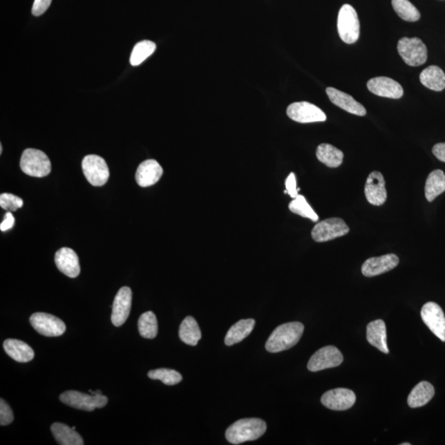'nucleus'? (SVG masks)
<instances>
[{
	"label": "nucleus",
	"mask_w": 445,
	"mask_h": 445,
	"mask_svg": "<svg viewBox=\"0 0 445 445\" xmlns=\"http://www.w3.org/2000/svg\"><path fill=\"white\" fill-rule=\"evenodd\" d=\"M132 303V291L131 288L122 287L119 290L114 299L111 323L115 327H121L130 315Z\"/></svg>",
	"instance_id": "4468645a"
},
{
	"label": "nucleus",
	"mask_w": 445,
	"mask_h": 445,
	"mask_svg": "<svg viewBox=\"0 0 445 445\" xmlns=\"http://www.w3.org/2000/svg\"><path fill=\"white\" fill-rule=\"evenodd\" d=\"M365 195L368 202L376 207H380L385 203L388 193L382 173L374 171L369 175L366 182Z\"/></svg>",
	"instance_id": "2eb2a0df"
},
{
	"label": "nucleus",
	"mask_w": 445,
	"mask_h": 445,
	"mask_svg": "<svg viewBox=\"0 0 445 445\" xmlns=\"http://www.w3.org/2000/svg\"><path fill=\"white\" fill-rule=\"evenodd\" d=\"M290 211L298 216L307 218L314 222L319 221V216L307 203L305 196L299 195L289 205Z\"/></svg>",
	"instance_id": "473e14b6"
},
{
	"label": "nucleus",
	"mask_w": 445,
	"mask_h": 445,
	"mask_svg": "<svg viewBox=\"0 0 445 445\" xmlns=\"http://www.w3.org/2000/svg\"><path fill=\"white\" fill-rule=\"evenodd\" d=\"M399 264V258L395 254H386L375 256L366 261L361 267L363 276L374 277L392 271Z\"/></svg>",
	"instance_id": "dca6fc26"
},
{
	"label": "nucleus",
	"mask_w": 445,
	"mask_h": 445,
	"mask_svg": "<svg viewBox=\"0 0 445 445\" xmlns=\"http://www.w3.org/2000/svg\"><path fill=\"white\" fill-rule=\"evenodd\" d=\"M420 80L424 86L433 91L440 92L445 88V74L438 66H431L425 68L422 72Z\"/></svg>",
	"instance_id": "a878e982"
},
{
	"label": "nucleus",
	"mask_w": 445,
	"mask_h": 445,
	"mask_svg": "<svg viewBox=\"0 0 445 445\" xmlns=\"http://www.w3.org/2000/svg\"><path fill=\"white\" fill-rule=\"evenodd\" d=\"M30 323L38 333L45 337H59L66 330V324L61 319L46 312L32 314L30 316Z\"/></svg>",
	"instance_id": "1a4fd4ad"
},
{
	"label": "nucleus",
	"mask_w": 445,
	"mask_h": 445,
	"mask_svg": "<svg viewBox=\"0 0 445 445\" xmlns=\"http://www.w3.org/2000/svg\"><path fill=\"white\" fill-rule=\"evenodd\" d=\"M285 188L290 198H296L299 196V191L301 190L297 187L296 176L294 173H290L285 180Z\"/></svg>",
	"instance_id": "e433bc0d"
},
{
	"label": "nucleus",
	"mask_w": 445,
	"mask_h": 445,
	"mask_svg": "<svg viewBox=\"0 0 445 445\" xmlns=\"http://www.w3.org/2000/svg\"><path fill=\"white\" fill-rule=\"evenodd\" d=\"M350 228L341 218H330L318 223L312 230V238L316 243H324L345 236Z\"/></svg>",
	"instance_id": "0eeeda50"
},
{
	"label": "nucleus",
	"mask_w": 445,
	"mask_h": 445,
	"mask_svg": "<svg viewBox=\"0 0 445 445\" xmlns=\"http://www.w3.org/2000/svg\"><path fill=\"white\" fill-rule=\"evenodd\" d=\"M255 327V320L252 319H243L230 328L225 337V342L227 345L239 343L250 335Z\"/></svg>",
	"instance_id": "393cba45"
},
{
	"label": "nucleus",
	"mask_w": 445,
	"mask_h": 445,
	"mask_svg": "<svg viewBox=\"0 0 445 445\" xmlns=\"http://www.w3.org/2000/svg\"><path fill=\"white\" fill-rule=\"evenodd\" d=\"M55 263L59 272L70 278L79 275L80 265L78 255L68 247H62L55 256Z\"/></svg>",
	"instance_id": "aec40b11"
},
{
	"label": "nucleus",
	"mask_w": 445,
	"mask_h": 445,
	"mask_svg": "<svg viewBox=\"0 0 445 445\" xmlns=\"http://www.w3.org/2000/svg\"><path fill=\"white\" fill-rule=\"evenodd\" d=\"M20 167L30 177L44 178L51 172L49 158L44 152L36 149H27L21 157Z\"/></svg>",
	"instance_id": "7ed1b4c3"
},
{
	"label": "nucleus",
	"mask_w": 445,
	"mask_h": 445,
	"mask_svg": "<svg viewBox=\"0 0 445 445\" xmlns=\"http://www.w3.org/2000/svg\"><path fill=\"white\" fill-rule=\"evenodd\" d=\"M326 92L329 100L338 108L343 109L350 114L359 115V117H365L366 115L367 111L365 106L354 100L349 94L331 87L328 88Z\"/></svg>",
	"instance_id": "6ab92c4d"
},
{
	"label": "nucleus",
	"mask_w": 445,
	"mask_h": 445,
	"mask_svg": "<svg viewBox=\"0 0 445 445\" xmlns=\"http://www.w3.org/2000/svg\"><path fill=\"white\" fill-rule=\"evenodd\" d=\"M401 444V445H410V443H402V444Z\"/></svg>",
	"instance_id": "79ce46f5"
},
{
	"label": "nucleus",
	"mask_w": 445,
	"mask_h": 445,
	"mask_svg": "<svg viewBox=\"0 0 445 445\" xmlns=\"http://www.w3.org/2000/svg\"><path fill=\"white\" fill-rule=\"evenodd\" d=\"M435 395L433 385L422 381L415 387L408 396V402L410 408H418L425 406Z\"/></svg>",
	"instance_id": "5701e85b"
},
{
	"label": "nucleus",
	"mask_w": 445,
	"mask_h": 445,
	"mask_svg": "<svg viewBox=\"0 0 445 445\" xmlns=\"http://www.w3.org/2000/svg\"><path fill=\"white\" fill-rule=\"evenodd\" d=\"M337 30L340 38L346 44H353L359 37V21L356 10L350 4H344L338 14Z\"/></svg>",
	"instance_id": "20e7f679"
},
{
	"label": "nucleus",
	"mask_w": 445,
	"mask_h": 445,
	"mask_svg": "<svg viewBox=\"0 0 445 445\" xmlns=\"http://www.w3.org/2000/svg\"><path fill=\"white\" fill-rule=\"evenodd\" d=\"M445 191V174L442 170H434L426 179L425 187L426 198L432 202Z\"/></svg>",
	"instance_id": "c85d7f7f"
},
{
	"label": "nucleus",
	"mask_w": 445,
	"mask_h": 445,
	"mask_svg": "<svg viewBox=\"0 0 445 445\" xmlns=\"http://www.w3.org/2000/svg\"><path fill=\"white\" fill-rule=\"evenodd\" d=\"M55 440L61 445H84V439L73 428L55 422L50 427Z\"/></svg>",
	"instance_id": "b1692460"
},
{
	"label": "nucleus",
	"mask_w": 445,
	"mask_h": 445,
	"mask_svg": "<svg viewBox=\"0 0 445 445\" xmlns=\"http://www.w3.org/2000/svg\"><path fill=\"white\" fill-rule=\"evenodd\" d=\"M288 117L299 123L323 122L327 115L318 106L307 102H294L287 108Z\"/></svg>",
	"instance_id": "9b49d317"
},
{
	"label": "nucleus",
	"mask_w": 445,
	"mask_h": 445,
	"mask_svg": "<svg viewBox=\"0 0 445 445\" xmlns=\"http://www.w3.org/2000/svg\"><path fill=\"white\" fill-rule=\"evenodd\" d=\"M3 349L17 362L31 361L35 356L32 348L25 342L17 339H8L3 342Z\"/></svg>",
	"instance_id": "4be33fe9"
},
{
	"label": "nucleus",
	"mask_w": 445,
	"mask_h": 445,
	"mask_svg": "<svg viewBox=\"0 0 445 445\" xmlns=\"http://www.w3.org/2000/svg\"><path fill=\"white\" fill-rule=\"evenodd\" d=\"M179 337L184 343L195 346L201 339V332L198 322L191 316L182 321L179 328Z\"/></svg>",
	"instance_id": "cd10ccee"
},
{
	"label": "nucleus",
	"mask_w": 445,
	"mask_h": 445,
	"mask_svg": "<svg viewBox=\"0 0 445 445\" xmlns=\"http://www.w3.org/2000/svg\"><path fill=\"white\" fill-rule=\"evenodd\" d=\"M393 10L402 20L417 22L421 18L420 12L409 0H392Z\"/></svg>",
	"instance_id": "c756f323"
},
{
	"label": "nucleus",
	"mask_w": 445,
	"mask_h": 445,
	"mask_svg": "<svg viewBox=\"0 0 445 445\" xmlns=\"http://www.w3.org/2000/svg\"><path fill=\"white\" fill-rule=\"evenodd\" d=\"M156 50V44L151 41H142L137 44L131 55V66H137L151 57Z\"/></svg>",
	"instance_id": "2f4dec72"
},
{
	"label": "nucleus",
	"mask_w": 445,
	"mask_h": 445,
	"mask_svg": "<svg viewBox=\"0 0 445 445\" xmlns=\"http://www.w3.org/2000/svg\"><path fill=\"white\" fill-rule=\"evenodd\" d=\"M267 424L258 418L241 419L231 425L226 430V439L233 444L254 442L265 434Z\"/></svg>",
	"instance_id": "f03ea898"
},
{
	"label": "nucleus",
	"mask_w": 445,
	"mask_h": 445,
	"mask_svg": "<svg viewBox=\"0 0 445 445\" xmlns=\"http://www.w3.org/2000/svg\"><path fill=\"white\" fill-rule=\"evenodd\" d=\"M2 152H3V147H2V144H1V145H0V153H2Z\"/></svg>",
	"instance_id": "a19ab883"
},
{
	"label": "nucleus",
	"mask_w": 445,
	"mask_h": 445,
	"mask_svg": "<svg viewBox=\"0 0 445 445\" xmlns=\"http://www.w3.org/2000/svg\"><path fill=\"white\" fill-rule=\"evenodd\" d=\"M432 152L439 161L445 162V143L436 144L432 149Z\"/></svg>",
	"instance_id": "ea45409f"
},
{
	"label": "nucleus",
	"mask_w": 445,
	"mask_h": 445,
	"mask_svg": "<svg viewBox=\"0 0 445 445\" xmlns=\"http://www.w3.org/2000/svg\"><path fill=\"white\" fill-rule=\"evenodd\" d=\"M305 330L301 323L293 322L281 325L273 331L266 343L269 352L278 353L296 345Z\"/></svg>",
	"instance_id": "f257e3e1"
},
{
	"label": "nucleus",
	"mask_w": 445,
	"mask_h": 445,
	"mask_svg": "<svg viewBox=\"0 0 445 445\" xmlns=\"http://www.w3.org/2000/svg\"><path fill=\"white\" fill-rule=\"evenodd\" d=\"M368 89L375 95L399 100L404 96V88L399 83L388 77H376L367 83Z\"/></svg>",
	"instance_id": "f3484780"
},
{
	"label": "nucleus",
	"mask_w": 445,
	"mask_h": 445,
	"mask_svg": "<svg viewBox=\"0 0 445 445\" xmlns=\"http://www.w3.org/2000/svg\"><path fill=\"white\" fill-rule=\"evenodd\" d=\"M357 396L348 388H335L325 392L321 401L327 408L333 410H345L356 404Z\"/></svg>",
	"instance_id": "ddd939ff"
},
{
	"label": "nucleus",
	"mask_w": 445,
	"mask_h": 445,
	"mask_svg": "<svg viewBox=\"0 0 445 445\" xmlns=\"http://www.w3.org/2000/svg\"><path fill=\"white\" fill-rule=\"evenodd\" d=\"M53 0H35L33 3L32 12L34 16H41L48 10Z\"/></svg>",
	"instance_id": "4c0bfd02"
},
{
	"label": "nucleus",
	"mask_w": 445,
	"mask_h": 445,
	"mask_svg": "<svg viewBox=\"0 0 445 445\" xmlns=\"http://www.w3.org/2000/svg\"><path fill=\"white\" fill-rule=\"evenodd\" d=\"M23 200L19 196L10 193L0 195V207L6 211H16L17 209L23 207Z\"/></svg>",
	"instance_id": "f704fd0d"
},
{
	"label": "nucleus",
	"mask_w": 445,
	"mask_h": 445,
	"mask_svg": "<svg viewBox=\"0 0 445 445\" xmlns=\"http://www.w3.org/2000/svg\"><path fill=\"white\" fill-rule=\"evenodd\" d=\"M90 392L92 395H85L78 391H67L59 396V399L64 404L73 408L87 410V412L104 408L108 404V397L102 395L100 391H90Z\"/></svg>",
	"instance_id": "39448f33"
},
{
	"label": "nucleus",
	"mask_w": 445,
	"mask_h": 445,
	"mask_svg": "<svg viewBox=\"0 0 445 445\" xmlns=\"http://www.w3.org/2000/svg\"><path fill=\"white\" fill-rule=\"evenodd\" d=\"M367 341L385 354L389 353L387 342L386 325L383 320L373 321L367 326Z\"/></svg>",
	"instance_id": "412c9836"
},
{
	"label": "nucleus",
	"mask_w": 445,
	"mask_h": 445,
	"mask_svg": "<svg viewBox=\"0 0 445 445\" xmlns=\"http://www.w3.org/2000/svg\"><path fill=\"white\" fill-rule=\"evenodd\" d=\"M397 50L406 65L410 66H420L427 61L426 46L417 37L401 38L397 44Z\"/></svg>",
	"instance_id": "423d86ee"
},
{
	"label": "nucleus",
	"mask_w": 445,
	"mask_h": 445,
	"mask_svg": "<svg viewBox=\"0 0 445 445\" xmlns=\"http://www.w3.org/2000/svg\"><path fill=\"white\" fill-rule=\"evenodd\" d=\"M15 224V217L10 211H8L6 214V216H4V220L1 223V225H0V229H1L3 232H6V231L11 229L12 227H14Z\"/></svg>",
	"instance_id": "58836bf2"
},
{
	"label": "nucleus",
	"mask_w": 445,
	"mask_h": 445,
	"mask_svg": "<svg viewBox=\"0 0 445 445\" xmlns=\"http://www.w3.org/2000/svg\"><path fill=\"white\" fill-rule=\"evenodd\" d=\"M14 421V413L6 401L0 400V425L8 426Z\"/></svg>",
	"instance_id": "c9c22d12"
},
{
	"label": "nucleus",
	"mask_w": 445,
	"mask_h": 445,
	"mask_svg": "<svg viewBox=\"0 0 445 445\" xmlns=\"http://www.w3.org/2000/svg\"><path fill=\"white\" fill-rule=\"evenodd\" d=\"M139 332L141 337L153 339L158 334V321L155 314L149 311L140 316L138 321Z\"/></svg>",
	"instance_id": "7c9ffc66"
},
{
	"label": "nucleus",
	"mask_w": 445,
	"mask_h": 445,
	"mask_svg": "<svg viewBox=\"0 0 445 445\" xmlns=\"http://www.w3.org/2000/svg\"><path fill=\"white\" fill-rule=\"evenodd\" d=\"M164 173V170L155 160H145L139 165L135 173V180L141 187L155 185Z\"/></svg>",
	"instance_id": "a211bd4d"
},
{
	"label": "nucleus",
	"mask_w": 445,
	"mask_h": 445,
	"mask_svg": "<svg viewBox=\"0 0 445 445\" xmlns=\"http://www.w3.org/2000/svg\"><path fill=\"white\" fill-rule=\"evenodd\" d=\"M149 379L160 380L166 385H176L181 382L182 376L178 371L169 369H157L149 371L148 373Z\"/></svg>",
	"instance_id": "72a5a7b5"
},
{
	"label": "nucleus",
	"mask_w": 445,
	"mask_h": 445,
	"mask_svg": "<svg viewBox=\"0 0 445 445\" xmlns=\"http://www.w3.org/2000/svg\"><path fill=\"white\" fill-rule=\"evenodd\" d=\"M343 359L341 352L335 346H325L312 354L307 363V369L312 372L330 369L341 365Z\"/></svg>",
	"instance_id": "9d476101"
},
{
	"label": "nucleus",
	"mask_w": 445,
	"mask_h": 445,
	"mask_svg": "<svg viewBox=\"0 0 445 445\" xmlns=\"http://www.w3.org/2000/svg\"><path fill=\"white\" fill-rule=\"evenodd\" d=\"M421 315L430 330L445 342V316L442 307L437 303L428 302L422 307Z\"/></svg>",
	"instance_id": "f8f14e48"
},
{
	"label": "nucleus",
	"mask_w": 445,
	"mask_h": 445,
	"mask_svg": "<svg viewBox=\"0 0 445 445\" xmlns=\"http://www.w3.org/2000/svg\"><path fill=\"white\" fill-rule=\"evenodd\" d=\"M82 169L85 178L94 187H102L108 181L110 172L108 164L100 156L90 155L85 156L82 161Z\"/></svg>",
	"instance_id": "6e6552de"
},
{
	"label": "nucleus",
	"mask_w": 445,
	"mask_h": 445,
	"mask_svg": "<svg viewBox=\"0 0 445 445\" xmlns=\"http://www.w3.org/2000/svg\"><path fill=\"white\" fill-rule=\"evenodd\" d=\"M316 158L329 168H338L343 162L344 153L333 145L329 144H321L316 151Z\"/></svg>",
	"instance_id": "bb28decb"
}]
</instances>
